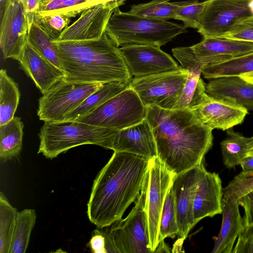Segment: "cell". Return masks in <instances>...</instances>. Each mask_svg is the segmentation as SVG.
Returning a JSON list of instances; mask_svg holds the SVG:
<instances>
[{
    "instance_id": "obj_1",
    "label": "cell",
    "mask_w": 253,
    "mask_h": 253,
    "mask_svg": "<svg viewBox=\"0 0 253 253\" xmlns=\"http://www.w3.org/2000/svg\"><path fill=\"white\" fill-rule=\"evenodd\" d=\"M158 157L178 174L199 165L213 144L212 129L189 109L146 106Z\"/></svg>"
},
{
    "instance_id": "obj_2",
    "label": "cell",
    "mask_w": 253,
    "mask_h": 253,
    "mask_svg": "<svg viewBox=\"0 0 253 253\" xmlns=\"http://www.w3.org/2000/svg\"><path fill=\"white\" fill-rule=\"evenodd\" d=\"M148 165L144 157L114 152L93 181L87 205L90 221L102 228L121 219L140 194Z\"/></svg>"
},
{
    "instance_id": "obj_3",
    "label": "cell",
    "mask_w": 253,
    "mask_h": 253,
    "mask_svg": "<svg viewBox=\"0 0 253 253\" xmlns=\"http://www.w3.org/2000/svg\"><path fill=\"white\" fill-rule=\"evenodd\" d=\"M64 79L76 83L118 81L130 84L132 79L120 48L104 33L97 40L53 41Z\"/></svg>"
},
{
    "instance_id": "obj_4",
    "label": "cell",
    "mask_w": 253,
    "mask_h": 253,
    "mask_svg": "<svg viewBox=\"0 0 253 253\" xmlns=\"http://www.w3.org/2000/svg\"><path fill=\"white\" fill-rule=\"evenodd\" d=\"M186 32L184 25L124 12L119 8L112 14L105 31L118 47L126 44L161 47Z\"/></svg>"
},
{
    "instance_id": "obj_5",
    "label": "cell",
    "mask_w": 253,
    "mask_h": 253,
    "mask_svg": "<svg viewBox=\"0 0 253 253\" xmlns=\"http://www.w3.org/2000/svg\"><path fill=\"white\" fill-rule=\"evenodd\" d=\"M118 131L77 121L45 122L39 134L40 143L38 153L52 159L72 148L85 144L112 150Z\"/></svg>"
},
{
    "instance_id": "obj_6",
    "label": "cell",
    "mask_w": 253,
    "mask_h": 253,
    "mask_svg": "<svg viewBox=\"0 0 253 253\" xmlns=\"http://www.w3.org/2000/svg\"><path fill=\"white\" fill-rule=\"evenodd\" d=\"M146 189L142 184L135 206L124 219L100 228L106 253H151L145 208Z\"/></svg>"
},
{
    "instance_id": "obj_7",
    "label": "cell",
    "mask_w": 253,
    "mask_h": 253,
    "mask_svg": "<svg viewBox=\"0 0 253 253\" xmlns=\"http://www.w3.org/2000/svg\"><path fill=\"white\" fill-rule=\"evenodd\" d=\"M146 115V107L129 85L92 112L77 121L119 130L141 122Z\"/></svg>"
},
{
    "instance_id": "obj_8",
    "label": "cell",
    "mask_w": 253,
    "mask_h": 253,
    "mask_svg": "<svg viewBox=\"0 0 253 253\" xmlns=\"http://www.w3.org/2000/svg\"><path fill=\"white\" fill-rule=\"evenodd\" d=\"M102 84L71 83L63 78L40 97L37 115L44 122L64 121L68 114Z\"/></svg>"
},
{
    "instance_id": "obj_9",
    "label": "cell",
    "mask_w": 253,
    "mask_h": 253,
    "mask_svg": "<svg viewBox=\"0 0 253 253\" xmlns=\"http://www.w3.org/2000/svg\"><path fill=\"white\" fill-rule=\"evenodd\" d=\"M176 174L158 157L148 160L144 178L146 189L145 208L148 218L149 244L154 253L159 245V225L166 195Z\"/></svg>"
},
{
    "instance_id": "obj_10",
    "label": "cell",
    "mask_w": 253,
    "mask_h": 253,
    "mask_svg": "<svg viewBox=\"0 0 253 253\" xmlns=\"http://www.w3.org/2000/svg\"><path fill=\"white\" fill-rule=\"evenodd\" d=\"M188 76L182 67L140 78H133L130 84L143 104L172 109L177 104Z\"/></svg>"
},
{
    "instance_id": "obj_11",
    "label": "cell",
    "mask_w": 253,
    "mask_h": 253,
    "mask_svg": "<svg viewBox=\"0 0 253 253\" xmlns=\"http://www.w3.org/2000/svg\"><path fill=\"white\" fill-rule=\"evenodd\" d=\"M253 17V0H207L198 32L204 38H223L242 21Z\"/></svg>"
},
{
    "instance_id": "obj_12",
    "label": "cell",
    "mask_w": 253,
    "mask_h": 253,
    "mask_svg": "<svg viewBox=\"0 0 253 253\" xmlns=\"http://www.w3.org/2000/svg\"><path fill=\"white\" fill-rule=\"evenodd\" d=\"M29 25L21 0H6L0 15V44L3 58L19 61L27 37Z\"/></svg>"
},
{
    "instance_id": "obj_13",
    "label": "cell",
    "mask_w": 253,
    "mask_h": 253,
    "mask_svg": "<svg viewBox=\"0 0 253 253\" xmlns=\"http://www.w3.org/2000/svg\"><path fill=\"white\" fill-rule=\"evenodd\" d=\"M126 0H110L83 11L79 18L66 27L56 41H86L100 39L114 11Z\"/></svg>"
},
{
    "instance_id": "obj_14",
    "label": "cell",
    "mask_w": 253,
    "mask_h": 253,
    "mask_svg": "<svg viewBox=\"0 0 253 253\" xmlns=\"http://www.w3.org/2000/svg\"><path fill=\"white\" fill-rule=\"evenodd\" d=\"M120 49L129 72L134 78L173 71L179 67L159 46L126 44Z\"/></svg>"
},
{
    "instance_id": "obj_15",
    "label": "cell",
    "mask_w": 253,
    "mask_h": 253,
    "mask_svg": "<svg viewBox=\"0 0 253 253\" xmlns=\"http://www.w3.org/2000/svg\"><path fill=\"white\" fill-rule=\"evenodd\" d=\"M203 161L197 166L176 174L171 189L174 199L178 232V239H186L195 225L193 217V205L195 191Z\"/></svg>"
},
{
    "instance_id": "obj_16",
    "label": "cell",
    "mask_w": 253,
    "mask_h": 253,
    "mask_svg": "<svg viewBox=\"0 0 253 253\" xmlns=\"http://www.w3.org/2000/svg\"><path fill=\"white\" fill-rule=\"evenodd\" d=\"M192 110L202 123L212 130H227L242 124L249 113L242 106L215 98L207 93Z\"/></svg>"
},
{
    "instance_id": "obj_17",
    "label": "cell",
    "mask_w": 253,
    "mask_h": 253,
    "mask_svg": "<svg viewBox=\"0 0 253 253\" xmlns=\"http://www.w3.org/2000/svg\"><path fill=\"white\" fill-rule=\"evenodd\" d=\"M202 68L253 52V42L227 38H204L191 46Z\"/></svg>"
},
{
    "instance_id": "obj_18",
    "label": "cell",
    "mask_w": 253,
    "mask_h": 253,
    "mask_svg": "<svg viewBox=\"0 0 253 253\" xmlns=\"http://www.w3.org/2000/svg\"><path fill=\"white\" fill-rule=\"evenodd\" d=\"M223 189L219 175L214 172L207 171L204 166L194 196L193 217L195 225L206 217H212L221 214Z\"/></svg>"
},
{
    "instance_id": "obj_19",
    "label": "cell",
    "mask_w": 253,
    "mask_h": 253,
    "mask_svg": "<svg viewBox=\"0 0 253 253\" xmlns=\"http://www.w3.org/2000/svg\"><path fill=\"white\" fill-rule=\"evenodd\" d=\"M112 150L138 155L148 160L158 157L154 136L145 118L141 122L119 130L114 139Z\"/></svg>"
},
{
    "instance_id": "obj_20",
    "label": "cell",
    "mask_w": 253,
    "mask_h": 253,
    "mask_svg": "<svg viewBox=\"0 0 253 253\" xmlns=\"http://www.w3.org/2000/svg\"><path fill=\"white\" fill-rule=\"evenodd\" d=\"M19 62L42 94L64 77L61 69L37 52L28 41Z\"/></svg>"
},
{
    "instance_id": "obj_21",
    "label": "cell",
    "mask_w": 253,
    "mask_h": 253,
    "mask_svg": "<svg viewBox=\"0 0 253 253\" xmlns=\"http://www.w3.org/2000/svg\"><path fill=\"white\" fill-rule=\"evenodd\" d=\"M205 88L206 93L211 97L253 111V84L240 76L211 79L205 84Z\"/></svg>"
},
{
    "instance_id": "obj_22",
    "label": "cell",
    "mask_w": 253,
    "mask_h": 253,
    "mask_svg": "<svg viewBox=\"0 0 253 253\" xmlns=\"http://www.w3.org/2000/svg\"><path fill=\"white\" fill-rule=\"evenodd\" d=\"M222 220L220 231L214 237L212 253H232L234 245L245 227L237 201L222 198Z\"/></svg>"
},
{
    "instance_id": "obj_23",
    "label": "cell",
    "mask_w": 253,
    "mask_h": 253,
    "mask_svg": "<svg viewBox=\"0 0 253 253\" xmlns=\"http://www.w3.org/2000/svg\"><path fill=\"white\" fill-rule=\"evenodd\" d=\"M220 147L224 165L228 169L234 168L248 157L253 149V136L245 137L231 128L227 130Z\"/></svg>"
},
{
    "instance_id": "obj_24",
    "label": "cell",
    "mask_w": 253,
    "mask_h": 253,
    "mask_svg": "<svg viewBox=\"0 0 253 253\" xmlns=\"http://www.w3.org/2000/svg\"><path fill=\"white\" fill-rule=\"evenodd\" d=\"M129 85L130 84L118 81L103 83L100 88L90 94L77 108L68 114L64 121H77L92 112Z\"/></svg>"
},
{
    "instance_id": "obj_25",
    "label": "cell",
    "mask_w": 253,
    "mask_h": 253,
    "mask_svg": "<svg viewBox=\"0 0 253 253\" xmlns=\"http://www.w3.org/2000/svg\"><path fill=\"white\" fill-rule=\"evenodd\" d=\"M24 124L18 117H14L0 126V159L5 162L17 157L22 149Z\"/></svg>"
},
{
    "instance_id": "obj_26",
    "label": "cell",
    "mask_w": 253,
    "mask_h": 253,
    "mask_svg": "<svg viewBox=\"0 0 253 253\" xmlns=\"http://www.w3.org/2000/svg\"><path fill=\"white\" fill-rule=\"evenodd\" d=\"M253 72V52L220 63L207 65L202 70L207 79L240 76Z\"/></svg>"
},
{
    "instance_id": "obj_27",
    "label": "cell",
    "mask_w": 253,
    "mask_h": 253,
    "mask_svg": "<svg viewBox=\"0 0 253 253\" xmlns=\"http://www.w3.org/2000/svg\"><path fill=\"white\" fill-rule=\"evenodd\" d=\"M109 0H43L40 4L34 20L37 18L57 14L73 18L94 5Z\"/></svg>"
},
{
    "instance_id": "obj_28",
    "label": "cell",
    "mask_w": 253,
    "mask_h": 253,
    "mask_svg": "<svg viewBox=\"0 0 253 253\" xmlns=\"http://www.w3.org/2000/svg\"><path fill=\"white\" fill-rule=\"evenodd\" d=\"M20 93L17 84L7 74L0 71V126L10 121L19 105Z\"/></svg>"
},
{
    "instance_id": "obj_29",
    "label": "cell",
    "mask_w": 253,
    "mask_h": 253,
    "mask_svg": "<svg viewBox=\"0 0 253 253\" xmlns=\"http://www.w3.org/2000/svg\"><path fill=\"white\" fill-rule=\"evenodd\" d=\"M37 215L33 209L18 212L11 240L9 253H24L26 251Z\"/></svg>"
},
{
    "instance_id": "obj_30",
    "label": "cell",
    "mask_w": 253,
    "mask_h": 253,
    "mask_svg": "<svg viewBox=\"0 0 253 253\" xmlns=\"http://www.w3.org/2000/svg\"><path fill=\"white\" fill-rule=\"evenodd\" d=\"M27 41L40 54L61 69L56 45L53 40L36 23L31 25Z\"/></svg>"
},
{
    "instance_id": "obj_31",
    "label": "cell",
    "mask_w": 253,
    "mask_h": 253,
    "mask_svg": "<svg viewBox=\"0 0 253 253\" xmlns=\"http://www.w3.org/2000/svg\"><path fill=\"white\" fill-rule=\"evenodd\" d=\"M1 192L0 194V253H9L18 213Z\"/></svg>"
},
{
    "instance_id": "obj_32",
    "label": "cell",
    "mask_w": 253,
    "mask_h": 253,
    "mask_svg": "<svg viewBox=\"0 0 253 253\" xmlns=\"http://www.w3.org/2000/svg\"><path fill=\"white\" fill-rule=\"evenodd\" d=\"M179 2L168 0H153L149 2L134 4L128 12L144 17L161 20L174 19Z\"/></svg>"
},
{
    "instance_id": "obj_33",
    "label": "cell",
    "mask_w": 253,
    "mask_h": 253,
    "mask_svg": "<svg viewBox=\"0 0 253 253\" xmlns=\"http://www.w3.org/2000/svg\"><path fill=\"white\" fill-rule=\"evenodd\" d=\"M178 232L174 199L170 188L166 195L161 214L159 225V244L167 237L173 238L177 235Z\"/></svg>"
},
{
    "instance_id": "obj_34",
    "label": "cell",
    "mask_w": 253,
    "mask_h": 253,
    "mask_svg": "<svg viewBox=\"0 0 253 253\" xmlns=\"http://www.w3.org/2000/svg\"><path fill=\"white\" fill-rule=\"evenodd\" d=\"M205 5V1L198 0L179 1L174 19L181 21L187 28L198 29Z\"/></svg>"
},
{
    "instance_id": "obj_35",
    "label": "cell",
    "mask_w": 253,
    "mask_h": 253,
    "mask_svg": "<svg viewBox=\"0 0 253 253\" xmlns=\"http://www.w3.org/2000/svg\"><path fill=\"white\" fill-rule=\"evenodd\" d=\"M253 190V173L242 171L223 189V198L237 201Z\"/></svg>"
},
{
    "instance_id": "obj_36",
    "label": "cell",
    "mask_w": 253,
    "mask_h": 253,
    "mask_svg": "<svg viewBox=\"0 0 253 253\" xmlns=\"http://www.w3.org/2000/svg\"><path fill=\"white\" fill-rule=\"evenodd\" d=\"M72 18L69 15L57 14L35 19L37 24L52 40H57L61 33L69 26Z\"/></svg>"
},
{
    "instance_id": "obj_37",
    "label": "cell",
    "mask_w": 253,
    "mask_h": 253,
    "mask_svg": "<svg viewBox=\"0 0 253 253\" xmlns=\"http://www.w3.org/2000/svg\"><path fill=\"white\" fill-rule=\"evenodd\" d=\"M174 56L188 73L201 75L202 67L191 46L178 47L172 49Z\"/></svg>"
},
{
    "instance_id": "obj_38",
    "label": "cell",
    "mask_w": 253,
    "mask_h": 253,
    "mask_svg": "<svg viewBox=\"0 0 253 253\" xmlns=\"http://www.w3.org/2000/svg\"><path fill=\"white\" fill-rule=\"evenodd\" d=\"M223 38L234 39L253 42V17L235 25Z\"/></svg>"
},
{
    "instance_id": "obj_39",
    "label": "cell",
    "mask_w": 253,
    "mask_h": 253,
    "mask_svg": "<svg viewBox=\"0 0 253 253\" xmlns=\"http://www.w3.org/2000/svg\"><path fill=\"white\" fill-rule=\"evenodd\" d=\"M232 253H253V223L245 226Z\"/></svg>"
},
{
    "instance_id": "obj_40",
    "label": "cell",
    "mask_w": 253,
    "mask_h": 253,
    "mask_svg": "<svg viewBox=\"0 0 253 253\" xmlns=\"http://www.w3.org/2000/svg\"><path fill=\"white\" fill-rule=\"evenodd\" d=\"M237 202L244 209L245 226L253 223V190L239 199Z\"/></svg>"
},
{
    "instance_id": "obj_41",
    "label": "cell",
    "mask_w": 253,
    "mask_h": 253,
    "mask_svg": "<svg viewBox=\"0 0 253 253\" xmlns=\"http://www.w3.org/2000/svg\"><path fill=\"white\" fill-rule=\"evenodd\" d=\"M86 246L92 253H106L105 238L100 228L97 227L92 232L91 237Z\"/></svg>"
},
{
    "instance_id": "obj_42",
    "label": "cell",
    "mask_w": 253,
    "mask_h": 253,
    "mask_svg": "<svg viewBox=\"0 0 253 253\" xmlns=\"http://www.w3.org/2000/svg\"><path fill=\"white\" fill-rule=\"evenodd\" d=\"M21 1L25 7L30 28L34 21L41 0H21Z\"/></svg>"
},
{
    "instance_id": "obj_43",
    "label": "cell",
    "mask_w": 253,
    "mask_h": 253,
    "mask_svg": "<svg viewBox=\"0 0 253 253\" xmlns=\"http://www.w3.org/2000/svg\"><path fill=\"white\" fill-rule=\"evenodd\" d=\"M242 171L248 173H253V156L245 158L240 165Z\"/></svg>"
},
{
    "instance_id": "obj_44",
    "label": "cell",
    "mask_w": 253,
    "mask_h": 253,
    "mask_svg": "<svg viewBox=\"0 0 253 253\" xmlns=\"http://www.w3.org/2000/svg\"><path fill=\"white\" fill-rule=\"evenodd\" d=\"M240 77L244 80L253 84V72L241 75Z\"/></svg>"
},
{
    "instance_id": "obj_45",
    "label": "cell",
    "mask_w": 253,
    "mask_h": 253,
    "mask_svg": "<svg viewBox=\"0 0 253 253\" xmlns=\"http://www.w3.org/2000/svg\"><path fill=\"white\" fill-rule=\"evenodd\" d=\"M6 0H0V15H1L4 10Z\"/></svg>"
},
{
    "instance_id": "obj_46",
    "label": "cell",
    "mask_w": 253,
    "mask_h": 253,
    "mask_svg": "<svg viewBox=\"0 0 253 253\" xmlns=\"http://www.w3.org/2000/svg\"><path fill=\"white\" fill-rule=\"evenodd\" d=\"M249 156H253V149L252 150V151L250 152L248 157Z\"/></svg>"
},
{
    "instance_id": "obj_47",
    "label": "cell",
    "mask_w": 253,
    "mask_h": 253,
    "mask_svg": "<svg viewBox=\"0 0 253 253\" xmlns=\"http://www.w3.org/2000/svg\"><path fill=\"white\" fill-rule=\"evenodd\" d=\"M42 0H41V1H42ZM40 3H41V2H40Z\"/></svg>"
}]
</instances>
